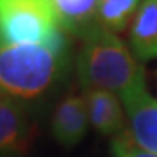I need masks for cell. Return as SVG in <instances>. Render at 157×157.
<instances>
[{"mask_svg": "<svg viewBox=\"0 0 157 157\" xmlns=\"http://www.w3.org/2000/svg\"><path fill=\"white\" fill-rule=\"evenodd\" d=\"M80 39L77 77L86 91L103 89L122 100L133 91L145 87L143 65L117 33L94 26Z\"/></svg>", "mask_w": 157, "mask_h": 157, "instance_id": "obj_1", "label": "cell"}, {"mask_svg": "<svg viewBox=\"0 0 157 157\" xmlns=\"http://www.w3.org/2000/svg\"><path fill=\"white\" fill-rule=\"evenodd\" d=\"M67 58L65 30H59L47 44H0V93L16 100L37 98L58 78Z\"/></svg>", "mask_w": 157, "mask_h": 157, "instance_id": "obj_2", "label": "cell"}, {"mask_svg": "<svg viewBox=\"0 0 157 157\" xmlns=\"http://www.w3.org/2000/svg\"><path fill=\"white\" fill-rule=\"evenodd\" d=\"M61 25L49 0H0V44H47Z\"/></svg>", "mask_w": 157, "mask_h": 157, "instance_id": "obj_3", "label": "cell"}, {"mask_svg": "<svg viewBox=\"0 0 157 157\" xmlns=\"http://www.w3.org/2000/svg\"><path fill=\"white\" fill-rule=\"evenodd\" d=\"M33 126L23 103L0 93V157H17L28 152Z\"/></svg>", "mask_w": 157, "mask_h": 157, "instance_id": "obj_4", "label": "cell"}, {"mask_svg": "<svg viewBox=\"0 0 157 157\" xmlns=\"http://www.w3.org/2000/svg\"><path fill=\"white\" fill-rule=\"evenodd\" d=\"M121 101L126 108L129 133L136 145L157 155V100L141 87Z\"/></svg>", "mask_w": 157, "mask_h": 157, "instance_id": "obj_5", "label": "cell"}, {"mask_svg": "<svg viewBox=\"0 0 157 157\" xmlns=\"http://www.w3.org/2000/svg\"><path fill=\"white\" fill-rule=\"evenodd\" d=\"M87 121L105 136H117L126 131L128 115L122 110L121 98L103 89H87L84 94Z\"/></svg>", "mask_w": 157, "mask_h": 157, "instance_id": "obj_6", "label": "cell"}, {"mask_svg": "<svg viewBox=\"0 0 157 157\" xmlns=\"http://www.w3.org/2000/svg\"><path fill=\"white\" fill-rule=\"evenodd\" d=\"M87 110L84 96L70 94L63 98L54 108L51 131L61 145H77L87 131Z\"/></svg>", "mask_w": 157, "mask_h": 157, "instance_id": "obj_7", "label": "cell"}, {"mask_svg": "<svg viewBox=\"0 0 157 157\" xmlns=\"http://www.w3.org/2000/svg\"><path fill=\"white\" fill-rule=\"evenodd\" d=\"M129 47L140 61L157 59V0H141L129 28Z\"/></svg>", "mask_w": 157, "mask_h": 157, "instance_id": "obj_8", "label": "cell"}, {"mask_svg": "<svg viewBox=\"0 0 157 157\" xmlns=\"http://www.w3.org/2000/svg\"><path fill=\"white\" fill-rule=\"evenodd\" d=\"M61 28L82 37L96 26L100 0H49Z\"/></svg>", "mask_w": 157, "mask_h": 157, "instance_id": "obj_9", "label": "cell"}, {"mask_svg": "<svg viewBox=\"0 0 157 157\" xmlns=\"http://www.w3.org/2000/svg\"><path fill=\"white\" fill-rule=\"evenodd\" d=\"M140 2L141 0H100L96 26L112 33L124 32L129 21H133Z\"/></svg>", "mask_w": 157, "mask_h": 157, "instance_id": "obj_10", "label": "cell"}]
</instances>
